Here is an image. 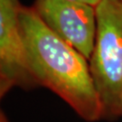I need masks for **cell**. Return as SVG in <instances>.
I'll return each mask as SVG.
<instances>
[{
  "instance_id": "6da1fadb",
  "label": "cell",
  "mask_w": 122,
  "mask_h": 122,
  "mask_svg": "<svg viewBox=\"0 0 122 122\" xmlns=\"http://www.w3.org/2000/svg\"><path fill=\"white\" fill-rule=\"evenodd\" d=\"M20 22L28 61L38 86L60 97L87 122L102 118L89 61L55 35L33 7L22 5Z\"/></svg>"
},
{
  "instance_id": "7a4b0ae2",
  "label": "cell",
  "mask_w": 122,
  "mask_h": 122,
  "mask_svg": "<svg viewBox=\"0 0 122 122\" xmlns=\"http://www.w3.org/2000/svg\"><path fill=\"white\" fill-rule=\"evenodd\" d=\"M97 32L89 60L90 70L102 107V118L121 117L122 3L101 0L96 6Z\"/></svg>"
},
{
  "instance_id": "3957f363",
  "label": "cell",
  "mask_w": 122,
  "mask_h": 122,
  "mask_svg": "<svg viewBox=\"0 0 122 122\" xmlns=\"http://www.w3.org/2000/svg\"><path fill=\"white\" fill-rule=\"evenodd\" d=\"M19 0H0V96L38 86L32 73L20 22Z\"/></svg>"
},
{
  "instance_id": "277c9868",
  "label": "cell",
  "mask_w": 122,
  "mask_h": 122,
  "mask_svg": "<svg viewBox=\"0 0 122 122\" xmlns=\"http://www.w3.org/2000/svg\"><path fill=\"white\" fill-rule=\"evenodd\" d=\"M32 7L55 35L90 60L96 38V7L71 0H35Z\"/></svg>"
},
{
  "instance_id": "5b68a950",
  "label": "cell",
  "mask_w": 122,
  "mask_h": 122,
  "mask_svg": "<svg viewBox=\"0 0 122 122\" xmlns=\"http://www.w3.org/2000/svg\"><path fill=\"white\" fill-rule=\"evenodd\" d=\"M71 1H76V2H81V3H84V4L90 5L94 7H96L100 3L101 0H71Z\"/></svg>"
},
{
  "instance_id": "8992f818",
  "label": "cell",
  "mask_w": 122,
  "mask_h": 122,
  "mask_svg": "<svg viewBox=\"0 0 122 122\" xmlns=\"http://www.w3.org/2000/svg\"><path fill=\"white\" fill-rule=\"evenodd\" d=\"M0 122H9L8 118L3 110H1V113H0Z\"/></svg>"
},
{
  "instance_id": "52a82bcc",
  "label": "cell",
  "mask_w": 122,
  "mask_h": 122,
  "mask_svg": "<svg viewBox=\"0 0 122 122\" xmlns=\"http://www.w3.org/2000/svg\"><path fill=\"white\" fill-rule=\"evenodd\" d=\"M118 1H119V2H121V3H122V0H118Z\"/></svg>"
},
{
  "instance_id": "ba28073f",
  "label": "cell",
  "mask_w": 122,
  "mask_h": 122,
  "mask_svg": "<svg viewBox=\"0 0 122 122\" xmlns=\"http://www.w3.org/2000/svg\"><path fill=\"white\" fill-rule=\"evenodd\" d=\"M121 117H122V109H121Z\"/></svg>"
}]
</instances>
